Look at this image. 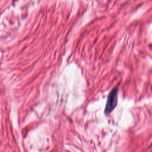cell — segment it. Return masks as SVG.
<instances>
[{
  "mask_svg": "<svg viewBox=\"0 0 152 152\" xmlns=\"http://www.w3.org/2000/svg\"><path fill=\"white\" fill-rule=\"evenodd\" d=\"M118 87L113 88L109 93L104 109V112L106 115L112 112L116 106L118 102Z\"/></svg>",
  "mask_w": 152,
  "mask_h": 152,
  "instance_id": "obj_1",
  "label": "cell"
},
{
  "mask_svg": "<svg viewBox=\"0 0 152 152\" xmlns=\"http://www.w3.org/2000/svg\"><path fill=\"white\" fill-rule=\"evenodd\" d=\"M151 150H152V144L151 145Z\"/></svg>",
  "mask_w": 152,
  "mask_h": 152,
  "instance_id": "obj_2",
  "label": "cell"
}]
</instances>
